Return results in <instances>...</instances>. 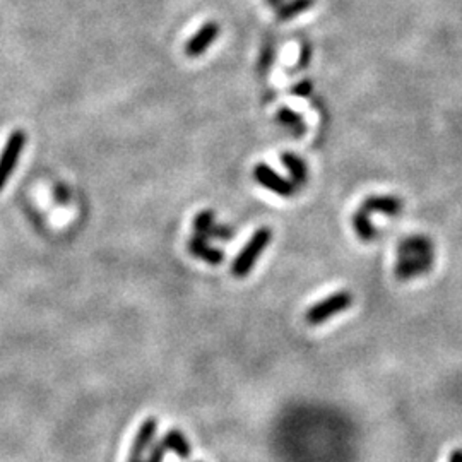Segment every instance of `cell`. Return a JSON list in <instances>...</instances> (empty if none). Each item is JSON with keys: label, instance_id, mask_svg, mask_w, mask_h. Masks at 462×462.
Instances as JSON below:
<instances>
[{"label": "cell", "instance_id": "obj_1", "mask_svg": "<svg viewBox=\"0 0 462 462\" xmlns=\"http://www.w3.org/2000/svg\"><path fill=\"white\" fill-rule=\"evenodd\" d=\"M272 240V231L271 228L262 226L250 236V240L247 242V245L240 250V254L236 255V258L233 261L231 265V274L238 279H243L245 276H249L252 272V269L257 264L258 257L264 254V250L267 249L269 243Z\"/></svg>", "mask_w": 462, "mask_h": 462}, {"label": "cell", "instance_id": "obj_2", "mask_svg": "<svg viewBox=\"0 0 462 462\" xmlns=\"http://www.w3.org/2000/svg\"><path fill=\"white\" fill-rule=\"evenodd\" d=\"M353 305V295L347 290H341L334 295H329L324 300L313 303L305 313V320L308 325H320L331 320L338 313L346 312Z\"/></svg>", "mask_w": 462, "mask_h": 462}, {"label": "cell", "instance_id": "obj_3", "mask_svg": "<svg viewBox=\"0 0 462 462\" xmlns=\"http://www.w3.org/2000/svg\"><path fill=\"white\" fill-rule=\"evenodd\" d=\"M26 144V134L23 131H14L9 135L6 147H3L2 154H0V190L6 187L7 180L13 175V172L16 170L17 161H19L21 153H23V147Z\"/></svg>", "mask_w": 462, "mask_h": 462}, {"label": "cell", "instance_id": "obj_4", "mask_svg": "<svg viewBox=\"0 0 462 462\" xmlns=\"http://www.w3.org/2000/svg\"><path fill=\"white\" fill-rule=\"evenodd\" d=\"M254 179L258 185H262V187L267 188V190L274 192L279 197H293L295 192H297V185L291 182V180L283 179L279 173H276L274 170L269 165H265V163L255 165Z\"/></svg>", "mask_w": 462, "mask_h": 462}, {"label": "cell", "instance_id": "obj_5", "mask_svg": "<svg viewBox=\"0 0 462 462\" xmlns=\"http://www.w3.org/2000/svg\"><path fill=\"white\" fill-rule=\"evenodd\" d=\"M156 434H158V421L156 418H147L142 421V424L139 427L138 434H135L134 442H132L131 454H129L127 462H142L146 457L147 450L153 447V443L156 442Z\"/></svg>", "mask_w": 462, "mask_h": 462}, {"label": "cell", "instance_id": "obj_6", "mask_svg": "<svg viewBox=\"0 0 462 462\" xmlns=\"http://www.w3.org/2000/svg\"><path fill=\"white\" fill-rule=\"evenodd\" d=\"M220 33L221 28L217 26V23H214V21L206 23L187 43H185V55L192 58L201 57L204 51L209 50V47L213 45L214 40L220 36Z\"/></svg>", "mask_w": 462, "mask_h": 462}, {"label": "cell", "instance_id": "obj_7", "mask_svg": "<svg viewBox=\"0 0 462 462\" xmlns=\"http://www.w3.org/2000/svg\"><path fill=\"white\" fill-rule=\"evenodd\" d=\"M360 208L370 214L380 213L386 214V216H397V214L402 213L404 202L395 195H370L361 202Z\"/></svg>", "mask_w": 462, "mask_h": 462}, {"label": "cell", "instance_id": "obj_8", "mask_svg": "<svg viewBox=\"0 0 462 462\" xmlns=\"http://www.w3.org/2000/svg\"><path fill=\"white\" fill-rule=\"evenodd\" d=\"M399 257L434 258V243L423 235L409 236L399 245Z\"/></svg>", "mask_w": 462, "mask_h": 462}, {"label": "cell", "instance_id": "obj_9", "mask_svg": "<svg viewBox=\"0 0 462 462\" xmlns=\"http://www.w3.org/2000/svg\"><path fill=\"white\" fill-rule=\"evenodd\" d=\"M431 264H434V258L399 257L397 265H395V276L399 279H415L416 276L430 271Z\"/></svg>", "mask_w": 462, "mask_h": 462}, {"label": "cell", "instance_id": "obj_10", "mask_svg": "<svg viewBox=\"0 0 462 462\" xmlns=\"http://www.w3.org/2000/svg\"><path fill=\"white\" fill-rule=\"evenodd\" d=\"M188 252L194 257L202 258L211 265H217L224 261V254L221 250L213 249L208 243V238H202V236L194 235L188 240Z\"/></svg>", "mask_w": 462, "mask_h": 462}, {"label": "cell", "instance_id": "obj_11", "mask_svg": "<svg viewBox=\"0 0 462 462\" xmlns=\"http://www.w3.org/2000/svg\"><path fill=\"white\" fill-rule=\"evenodd\" d=\"M161 442L168 452H173L176 457H180V459L187 461L188 457L192 456L190 443H188L187 437H185L182 431L176 430V428H172V430L166 431L165 437L161 438Z\"/></svg>", "mask_w": 462, "mask_h": 462}, {"label": "cell", "instance_id": "obj_12", "mask_svg": "<svg viewBox=\"0 0 462 462\" xmlns=\"http://www.w3.org/2000/svg\"><path fill=\"white\" fill-rule=\"evenodd\" d=\"M281 161L286 166L288 173L291 175V182L295 185H305L308 180V170H306V163L297 156L295 153H283L281 154Z\"/></svg>", "mask_w": 462, "mask_h": 462}, {"label": "cell", "instance_id": "obj_13", "mask_svg": "<svg viewBox=\"0 0 462 462\" xmlns=\"http://www.w3.org/2000/svg\"><path fill=\"white\" fill-rule=\"evenodd\" d=\"M353 230L361 242H373L377 238V228L372 223V214L365 209H358L353 214Z\"/></svg>", "mask_w": 462, "mask_h": 462}, {"label": "cell", "instance_id": "obj_14", "mask_svg": "<svg viewBox=\"0 0 462 462\" xmlns=\"http://www.w3.org/2000/svg\"><path fill=\"white\" fill-rule=\"evenodd\" d=\"M276 120L279 122L283 127H286L288 131L295 135V138H302V135L306 132L305 120H303L300 113H297L295 110L288 108V106H283V108L277 110Z\"/></svg>", "mask_w": 462, "mask_h": 462}, {"label": "cell", "instance_id": "obj_15", "mask_svg": "<svg viewBox=\"0 0 462 462\" xmlns=\"http://www.w3.org/2000/svg\"><path fill=\"white\" fill-rule=\"evenodd\" d=\"M315 3V0H291V2L283 3V6L277 9V21H290L293 17H297L298 14L305 13L310 7Z\"/></svg>", "mask_w": 462, "mask_h": 462}, {"label": "cell", "instance_id": "obj_16", "mask_svg": "<svg viewBox=\"0 0 462 462\" xmlns=\"http://www.w3.org/2000/svg\"><path fill=\"white\" fill-rule=\"evenodd\" d=\"M214 228H216V221H214L213 211L206 209L195 216L194 231L197 236H202V238H213Z\"/></svg>", "mask_w": 462, "mask_h": 462}, {"label": "cell", "instance_id": "obj_17", "mask_svg": "<svg viewBox=\"0 0 462 462\" xmlns=\"http://www.w3.org/2000/svg\"><path fill=\"white\" fill-rule=\"evenodd\" d=\"M168 450L165 449V445H163V442H154L153 447H151L149 450H147L146 457H144L142 462H163L165 461V456Z\"/></svg>", "mask_w": 462, "mask_h": 462}, {"label": "cell", "instance_id": "obj_18", "mask_svg": "<svg viewBox=\"0 0 462 462\" xmlns=\"http://www.w3.org/2000/svg\"><path fill=\"white\" fill-rule=\"evenodd\" d=\"M53 199L58 202V204H67L70 201V192L67 190V187L64 185H57L53 188Z\"/></svg>", "mask_w": 462, "mask_h": 462}, {"label": "cell", "instance_id": "obj_19", "mask_svg": "<svg viewBox=\"0 0 462 462\" xmlns=\"http://www.w3.org/2000/svg\"><path fill=\"white\" fill-rule=\"evenodd\" d=\"M291 92L298 96H308L310 92H312V83H310V81H302V83H298L297 86L291 90Z\"/></svg>", "mask_w": 462, "mask_h": 462}, {"label": "cell", "instance_id": "obj_20", "mask_svg": "<svg viewBox=\"0 0 462 462\" xmlns=\"http://www.w3.org/2000/svg\"><path fill=\"white\" fill-rule=\"evenodd\" d=\"M310 55H312V48L308 47V43H305V45L302 47V51H300V65H302V67L308 65Z\"/></svg>", "mask_w": 462, "mask_h": 462}, {"label": "cell", "instance_id": "obj_21", "mask_svg": "<svg viewBox=\"0 0 462 462\" xmlns=\"http://www.w3.org/2000/svg\"><path fill=\"white\" fill-rule=\"evenodd\" d=\"M449 462H462V449H456L450 454Z\"/></svg>", "mask_w": 462, "mask_h": 462}, {"label": "cell", "instance_id": "obj_22", "mask_svg": "<svg viewBox=\"0 0 462 462\" xmlns=\"http://www.w3.org/2000/svg\"><path fill=\"white\" fill-rule=\"evenodd\" d=\"M265 3H267L269 7H274V6H279L281 2H283V0H264Z\"/></svg>", "mask_w": 462, "mask_h": 462}]
</instances>
